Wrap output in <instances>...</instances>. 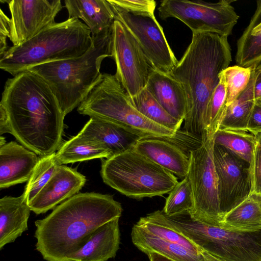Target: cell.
<instances>
[{
    "instance_id": "11",
    "label": "cell",
    "mask_w": 261,
    "mask_h": 261,
    "mask_svg": "<svg viewBox=\"0 0 261 261\" xmlns=\"http://www.w3.org/2000/svg\"><path fill=\"white\" fill-rule=\"evenodd\" d=\"M115 20L121 22L135 39L152 68L170 74L177 60L154 14H135L108 0Z\"/></svg>"
},
{
    "instance_id": "39",
    "label": "cell",
    "mask_w": 261,
    "mask_h": 261,
    "mask_svg": "<svg viewBox=\"0 0 261 261\" xmlns=\"http://www.w3.org/2000/svg\"><path fill=\"white\" fill-rule=\"evenodd\" d=\"M10 133L8 118L4 109L0 107V134Z\"/></svg>"
},
{
    "instance_id": "40",
    "label": "cell",
    "mask_w": 261,
    "mask_h": 261,
    "mask_svg": "<svg viewBox=\"0 0 261 261\" xmlns=\"http://www.w3.org/2000/svg\"><path fill=\"white\" fill-rule=\"evenodd\" d=\"M145 253L148 255L150 261H175L155 252L147 251Z\"/></svg>"
},
{
    "instance_id": "3",
    "label": "cell",
    "mask_w": 261,
    "mask_h": 261,
    "mask_svg": "<svg viewBox=\"0 0 261 261\" xmlns=\"http://www.w3.org/2000/svg\"><path fill=\"white\" fill-rule=\"evenodd\" d=\"M227 38L211 32L193 34L191 43L170 73L182 84L186 94L184 130L200 140L206 135L207 106L220 74L232 61Z\"/></svg>"
},
{
    "instance_id": "41",
    "label": "cell",
    "mask_w": 261,
    "mask_h": 261,
    "mask_svg": "<svg viewBox=\"0 0 261 261\" xmlns=\"http://www.w3.org/2000/svg\"><path fill=\"white\" fill-rule=\"evenodd\" d=\"M254 96L255 101L261 97V77L258 76L256 73L254 86Z\"/></svg>"
},
{
    "instance_id": "43",
    "label": "cell",
    "mask_w": 261,
    "mask_h": 261,
    "mask_svg": "<svg viewBox=\"0 0 261 261\" xmlns=\"http://www.w3.org/2000/svg\"><path fill=\"white\" fill-rule=\"evenodd\" d=\"M6 143V142L5 138L1 136L0 137V146L4 145Z\"/></svg>"
},
{
    "instance_id": "8",
    "label": "cell",
    "mask_w": 261,
    "mask_h": 261,
    "mask_svg": "<svg viewBox=\"0 0 261 261\" xmlns=\"http://www.w3.org/2000/svg\"><path fill=\"white\" fill-rule=\"evenodd\" d=\"M103 182L135 199L162 196L178 182L177 177L134 148L103 160Z\"/></svg>"
},
{
    "instance_id": "7",
    "label": "cell",
    "mask_w": 261,
    "mask_h": 261,
    "mask_svg": "<svg viewBox=\"0 0 261 261\" xmlns=\"http://www.w3.org/2000/svg\"><path fill=\"white\" fill-rule=\"evenodd\" d=\"M82 115L120 125L143 138H174L177 132L161 126L141 114L115 75L101 73L97 82L78 106Z\"/></svg>"
},
{
    "instance_id": "5",
    "label": "cell",
    "mask_w": 261,
    "mask_h": 261,
    "mask_svg": "<svg viewBox=\"0 0 261 261\" xmlns=\"http://www.w3.org/2000/svg\"><path fill=\"white\" fill-rule=\"evenodd\" d=\"M89 28L72 17L55 22L19 46L8 48L1 57L0 68L14 76L30 68L79 57L92 44Z\"/></svg>"
},
{
    "instance_id": "33",
    "label": "cell",
    "mask_w": 261,
    "mask_h": 261,
    "mask_svg": "<svg viewBox=\"0 0 261 261\" xmlns=\"http://www.w3.org/2000/svg\"><path fill=\"white\" fill-rule=\"evenodd\" d=\"M169 193L162 210L166 216H171L192 209L193 197L188 176L178 182Z\"/></svg>"
},
{
    "instance_id": "44",
    "label": "cell",
    "mask_w": 261,
    "mask_h": 261,
    "mask_svg": "<svg viewBox=\"0 0 261 261\" xmlns=\"http://www.w3.org/2000/svg\"><path fill=\"white\" fill-rule=\"evenodd\" d=\"M255 101L261 105V97L255 100Z\"/></svg>"
},
{
    "instance_id": "17",
    "label": "cell",
    "mask_w": 261,
    "mask_h": 261,
    "mask_svg": "<svg viewBox=\"0 0 261 261\" xmlns=\"http://www.w3.org/2000/svg\"><path fill=\"white\" fill-rule=\"evenodd\" d=\"M79 133L101 146L111 156L134 148L143 139L120 125L94 117H90Z\"/></svg>"
},
{
    "instance_id": "34",
    "label": "cell",
    "mask_w": 261,
    "mask_h": 261,
    "mask_svg": "<svg viewBox=\"0 0 261 261\" xmlns=\"http://www.w3.org/2000/svg\"><path fill=\"white\" fill-rule=\"evenodd\" d=\"M252 69L238 65L229 66L221 73L226 88V107L234 101L246 89Z\"/></svg>"
},
{
    "instance_id": "29",
    "label": "cell",
    "mask_w": 261,
    "mask_h": 261,
    "mask_svg": "<svg viewBox=\"0 0 261 261\" xmlns=\"http://www.w3.org/2000/svg\"><path fill=\"white\" fill-rule=\"evenodd\" d=\"M130 100L132 105L148 119L177 133L179 130L183 121L172 117L146 88L130 97Z\"/></svg>"
},
{
    "instance_id": "13",
    "label": "cell",
    "mask_w": 261,
    "mask_h": 261,
    "mask_svg": "<svg viewBox=\"0 0 261 261\" xmlns=\"http://www.w3.org/2000/svg\"><path fill=\"white\" fill-rule=\"evenodd\" d=\"M213 153L220 208L224 218L252 192L251 166L220 145L214 144Z\"/></svg>"
},
{
    "instance_id": "25",
    "label": "cell",
    "mask_w": 261,
    "mask_h": 261,
    "mask_svg": "<svg viewBox=\"0 0 261 261\" xmlns=\"http://www.w3.org/2000/svg\"><path fill=\"white\" fill-rule=\"evenodd\" d=\"M222 227L245 231L261 229V194L252 191L225 216Z\"/></svg>"
},
{
    "instance_id": "20",
    "label": "cell",
    "mask_w": 261,
    "mask_h": 261,
    "mask_svg": "<svg viewBox=\"0 0 261 261\" xmlns=\"http://www.w3.org/2000/svg\"><path fill=\"white\" fill-rule=\"evenodd\" d=\"M119 218L114 219L98 227L66 261H107L114 257L120 244Z\"/></svg>"
},
{
    "instance_id": "14",
    "label": "cell",
    "mask_w": 261,
    "mask_h": 261,
    "mask_svg": "<svg viewBox=\"0 0 261 261\" xmlns=\"http://www.w3.org/2000/svg\"><path fill=\"white\" fill-rule=\"evenodd\" d=\"M11 17L9 39L19 46L56 22L62 10L60 0H12L7 1Z\"/></svg>"
},
{
    "instance_id": "18",
    "label": "cell",
    "mask_w": 261,
    "mask_h": 261,
    "mask_svg": "<svg viewBox=\"0 0 261 261\" xmlns=\"http://www.w3.org/2000/svg\"><path fill=\"white\" fill-rule=\"evenodd\" d=\"M158 138H143L134 148L176 177L183 179L188 176L189 155L178 146Z\"/></svg>"
},
{
    "instance_id": "23",
    "label": "cell",
    "mask_w": 261,
    "mask_h": 261,
    "mask_svg": "<svg viewBox=\"0 0 261 261\" xmlns=\"http://www.w3.org/2000/svg\"><path fill=\"white\" fill-rule=\"evenodd\" d=\"M133 244L144 253L152 251L175 261H221L207 253H198L146 231L136 224L131 233Z\"/></svg>"
},
{
    "instance_id": "9",
    "label": "cell",
    "mask_w": 261,
    "mask_h": 261,
    "mask_svg": "<svg viewBox=\"0 0 261 261\" xmlns=\"http://www.w3.org/2000/svg\"><path fill=\"white\" fill-rule=\"evenodd\" d=\"M214 137L204 136L200 144L189 151L188 176L190 181L193 206L191 217L202 222L222 227L218 192L217 178L213 159Z\"/></svg>"
},
{
    "instance_id": "16",
    "label": "cell",
    "mask_w": 261,
    "mask_h": 261,
    "mask_svg": "<svg viewBox=\"0 0 261 261\" xmlns=\"http://www.w3.org/2000/svg\"><path fill=\"white\" fill-rule=\"evenodd\" d=\"M15 141L0 146V188L27 182L39 158Z\"/></svg>"
},
{
    "instance_id": "10",
    "label": "cell",
    "mask_w": 261,
    "mask_h": 261,
    "mask_svg": "<svg viewBox=\"0 0 261 261\" xmlns=\"http://www.w3.org/2000/svg\"><path fill=\"white\" fill-rule=\"evenodd\" d=\"M232 2L229 0L217 3L164 0L158 11L161 19L177 18L186 24L193 34L211 32L228 37L239 18L231 5Z\"/></svg>"
},
{
    "instance_id": "22",
    "label": "cell",
    "mask_w": 261,
    "mask_h": 261,
    "mask_svg": "<svg viewBox=\"0 0 261 261\" xmlns=\"http://www.w3.org/2000/svg\"><path fill=\"white\" fill-rule=\"evenodd\" d=\"M31 208L23 195L0 199V250L28 229Z\"/></svg>"
},
{
    "instance_id": "30",
    "label": "cell",
    "mask_w": 261,
    "mask_h": 261,
    "mask_svg": "<svg viewBox=\"0 0 261 261\" xmlns=\"http://www.w3.org/2000/svg\"><path fill=\"white\" fill-rule=\"evenodd\" d=\"M136 224L146 231L164 240L181 245L196 253H206L185 236L149 214L141 217Z\"/></svg>"
},
{
    "instance_id": "37",
    "label": "cell",
    "mask_w": 261,
    "mask_h": 261,
    "mask_svg": "<svg viewBox=\"0 0 261 261\" xmlns=\"http://www.w3.org/2000/svg\"><path fill=\"white\" fill-rule=\"evenodd\" d=\"M10 19L2 9L0 10V57H2L8 49L7 38L10 36Z\"/></svg>"
},
{
    "instance_id": "28",
    "label": "cell",
    "mask_w": 261,
    "mask_h": 261,
    "mask_svg": "<svg viewBox=\"0 0 261 261\" xmlns=\"http://www.w3.org/2000/svg\"><path fill=\"white\" fill-rule=\"evenodd\" d=\"M214 141L215 144L227 148L251 166L256 145L254 135L247 131L219 129Z\"/></svg>"
},
{
    "instance_id": "26",
    "label": "cell",
    "mask_w": 261,
    "mask_h": 261,
    "mask_svg": "<svg viewBox=\"0 0 261 261\" xmlns=\"http://www.w3.org/2000/svg\"><path fill=\"white\" fill-rule=\"evenodd\" d=\"M255 78L256 73L254 69L247 87L226 107L219 129L248 132V121L255 101L254 96Z\"/></svg>"
},
{
    "instance_id": "4",
    "label": "cell",
    "mask_w": 261,
    "mask_h": 261,
    "mask_svg": "<svg viewBox=\"0 0 261 261\" xmlns=\"http://www.w3.org/2000/svg\"><path fill=\"white\" fill-rule=\"evenodd\" d=\"M92 37V44L83 55L38 65L27 70L48 84L64 116L80 105L97 82L103 59L112 58L113 28Z\"/></svg>"
},
{
    "instance_id": "12",
    "label": "cell",
    "mask_w": 261,
    "mask_h": 261,
    "mask_svg": "<svg viewBox=\"0 0 261 261\" xmlns=\"http://www.w3.org/2000/svg\"><path fill=\"white\" fill-rule=\"evenodd\" d=\"M112 55L115 76L130 97L136 96L145 88L153 69L132 35L117 20L113 25Z\"/></svg>"
},
{
    "instance_id": "6",
    "label": "cell",
    "mask_w": 261,
    "mask_h": 261,
    "mask_svg": "<svg viewBox=\"0 0 261 261\" xmlns=\"http://www.w3.org/2000/svg\"><path fill=\"white\" fill-rule=\"evenodd\" d=\"M157 218L221 261H261V229L245 231L212 225L192 218L189 212L171 216L160 212Z\"/></svg>"
},
{
    "instance_id": "32",
    "label": "cell",
    "mask_w": 261,
    "mask_h": 261,
    "mask_svg": "<svg viewBox=\"0 0 261 261\" xmlns=\"http://www.w3.org/2000/svg\"><path fill=\"white\" fill-rule=\"evenodd\" d=\"M219 77V83L211 96L206 111L205 131L209 138L214 137L218 130L227 107L226 85L221 73Z\"/></svg>"
},
{
    "instance_id": "1",
    "label": "cell",
    "mask_w": 261,
    "mask_h": 261,
    "mask_svg": "<svg viewBox=\"0 0 261 261\" xmlns=\"http://www.w3.org/2000/svg\"><path fill=\"white\" fill-rule=\"evenodd\" d=\"M0 107L10 134L27 149L43 156L62 145L65 116L52 89L38 75L25 70L8 79Z\"/></svg>"
},
{
    "instance_id": "24",
    "label": "cell",
    "mask_w": 261,
    "mask_h": 261,
    "mask_svg": "<svg viewBox=\"0 0 261 261\" xmlns=\"http://www.w3.org/2000/svg\"><path fill=\"white\" fill-rule=\"evenodd\" d=\"M248 27L238 39L235 60L237 65L252 70L261 64V0Z\"/></svg>"
},
{
    "instance_id": "31",
    "label": "cell",
    "mask_w": 261,
    "mask_h": 261,
    "mask_svg": "<svg viewBox=\"0 0 261 261\" xmlns=\"http://www.w3.org/2000/svg\"><path fill=\"white\" fill-rule=\"evenodd\" d=\"M58 165L56 152L39 158L22 193L28 204L46 184Z\"/></svg>"
},
{
    "instance_id": "27",
    "label": "cell",
    "mask_w": 261,
    "mask_h": 261,
    "mask_svg": "<svg viewBox=\"0 0 261 261\" xmlns=\"http://www.w3.org/2000/svg\"><path fill=\"white\" fill-rule=\"evenodd\" d=\"M56 155L59 165L111 156L105 148L80 133L62 144Z\"/></svg>"
},
{
    "instance_id": "42",
    "label": "cell",
    "mask_w": 261,
    "mask_h": 261,
    "mask_svg": "<svg viewBox=\"0 0 261 261\" xmlns=\"http://www.w3.org/2000/svg\"><path fill=\"white\" fill-rule=\"evenodd\" d=\"M256 74L261 77V64L255 69Z\"/></svg>"
},
{
    "instance_id": "19",
    "label": "cell",
    "mask_w": 261,
    "mask_h": 261,
    "mask_svg": "<svg viewBox=\"0 0 261 261\" xmlns=\"http://www.w3.org/2000/svg\"><path fill=\"white\" fill-rule=\"evenodd\" d=\"M145 88L174 118L184 121L187 100L182 84L170 74L153 69Z\"/></svg>"
},
{
    "instance_id": "38",
    "label": "cell",
    "mask_w": 261,
    "mask_h": 261,
    "mask_svg": "<svg viewBox=\"0 0 261 261\" xmlns=\"http://www.w3.org/2000/svg\"><path fill=\"white\" fill-rule=\"evenodd\" d=\"M247 130L254 136L261 133V105L256 101L248 121Z\"/></svg>"
},
{
    "instance_id": "15",
    "label": "cell",
    "mask_w": 261,
    "mask_h": 261,
    "mask_svg": "<svg viewBox=\"0 0 261 261\" xmlns=\"http://www.w3.org/2000/svg\"><path fill=\"white\" fill-rule=\"evenodd\" d=\"M86 181V177L70 167L58 165L46 184L29 205L37 215L54 209L76 194Z\"/></svg>"
},
{
    "instance_id": "21",
    "label": "cell",
    "mask_w": 261,
    "mask_h": 261,
    "mask_svg": "<svg viewBox=\"0 0 261 261\" xmlns=\"http://www.w3.org/2000/svg\"><path fill=\"white\" fill-rule=\"evenodd\" d=\"M64 3L68 18L81 20L92 36L103 34L113 28L114 15L108 0H65Z\"/></svg>"
},
{
    "instance_id": "36",
    "label": "cell",
    "mask_w": 261,
    "mask_h": 261,
    "mask_svg": "<svg viewBox=\"0 0 261 261\" xmlns=\"http://www.w3.org/2000/svg\"><path fill=\"white\" fill-rule=\"evenodd\" d=\"M255 136L256 145L251 165L252 191L261 194V133Z\"/></svg>"
},
{
    "instance_id": "2",
    "label": "cell",
    "mask_w": 261,
    "mask_h": 261,
    "mask_svg": "<svg viewBox=\"0 0 261 261\" xmlns=\"http://www.w3.org/2000/svg\"><path fill=\"white\" fill-rule=\"evenodd\" d=\"M122 212L121 204L112 195L76 194L57 205L47 216L35 222L36 250L46 261H66L95 230L120 218Z\"/></svg>"
},
{
    "instance_id": "35",
    "label": "cell",
    "mask_w": 261,
    "mask_h": 261,
    "mask_svg": "<svg viewBox=\"0 0 261 261\" xmlns=\"http://www.w3.org/2000/svg\"><path fill=\"white\" fill-rule=\"evenodd\" d=\"M123 9L135 14H154L156 2L153 0H109Z\"/></svg>"
}]
</instances>
